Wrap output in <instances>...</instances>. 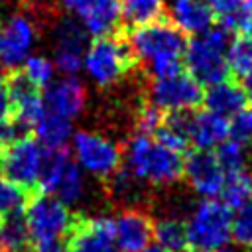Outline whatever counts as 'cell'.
Returning <instances> with one entry per match:
<instances>
[{
    "instance_id": "3957f363",
    "label": "cell",
    "mask_w": 252,
    "mask_h": 252,
    "mask_svg": "<svg viewBox=\"0 0 252 252\" xmlns=\"http://www.w3.org/2000/svg\"><path fill=\"white\" fill-rule=\"evenodd\" d=\"M228 43L230 33L220 26H211L209 30L187 39L183 51V65L201 87H209L224 79H230L226 61Z\"/></svg>"
},
{
    "instance_id": "f546056e",
    "label": "cell",
    "mask_w": 252,
    "mask_h": 252,
    "mask_svg": "<svg viewBox=\"0 0 252 252\" xmlns=\"http://www.w3.org/2000/svg\"><path fill=\"white\" fill-rule=\"evenodd\" d=\"M213 152H215L220 167L224 169V173L242 171L246 165V146H242L240 142H236L232 138H226L224 142H220Z\"/></svg>"
},
{
    "instance_id": "f35d334b",
    "label": "cell",
    "mask_w": 252,
    "mask_h": 252,
    "mask_svg": "<svg viewBox=\"0 0 252 252\" xmlns=\"http://www.w3.org/2000/svg\"><path fill=\"white\" fill-rule=\"evenodd\" d=\"M242 89H244V93H246L248 102L252 104V71H250V73L244 77V87H242Z\"/></svg>"
},
{
    "instance_id": "cb8c5ba5",
    "label": "cell",
    "mask_w": 252,
    "mask_h": 252,
    "mask_svg": "<svg viewBox=\"0 0 252 252\" xmlns=\"http://www.w3.org/2000/svg\"><path fill=\"white\" fill-rule=\"evenodd\" d=\"M154 242L167 252H181L189 246L185 220L177 217H161L154 222Z\"/></svg>"
},
{
    "instance_id": "277c9868",
    "label": "cell",
    "mask_w": 252,
    "mask_h": 252,
    "mask_svg": "<svg viewBox=\"0 0 252 252\" xmlns=\"http://www.w3.org/2000/svg\"><path fill=\"white\" fill-rule=\"evenodd\" d=\"M134 63L136 61L130 53L128 43L110 33L89 41L81 71H85L87 79L93 85L108 89L120 83L126 73L134 67Z\"/></svg>"
},
{
    "instance_id": "836d02e7",
    "label": "cell",
    "mask_w": 252,
    "mask_h": 252,
    "mask_svg": "<svg viewBox=\"0 0 252 252\" xmlns=\"http://www.w3.org/2000/svg\"><path fill=\"white\" fill-rule=\"evenodd\" d=\"M140 181L136 177H132L124 167H120L112 177H110V187L116 199L120 201H132L138 193H140Z\"/></svg>"
},
{
    "instance_id": "5b68a950",
    "label": "cell",
    "mask_w": 252,
    "mask_h": 252,
    "mask_svg": "<svg viewBox=\"0 0 252 252\" xmlns=\"http://www.w3.org/2000/svg\"><path fill=\"white\" fill-rule=\"evenodd\" d=\"M71 158L85 175L110 179L122 167V148L110 136L96 130H75L71 140Z\"/></svg>"
},
{
    "instance_id": "bcb514c9",
    "label": "cell",
    "mask_w": 252,
    "mask_h": 252,
    "mask_svg": "<svg viewBox=\"0 0 252 252\" xmlns=\"http://www.w3.org/2000/svg\"><path fill=\"white\" fill-rule=\"evenodd\" d=\"M0 252H4V250H2V248H0Z\"/></svg>"
},
{
    "instance_id": "60d3db41",
    "label": "cell",
    "mask_w": 252,
    "mask_h": 252,
    "mask_svg": "<svg viewBox=\"0 0 252 252\" xmlns=\"http://www.w3.org/2000/svg\"><path fill=\"white\" fill-rule=\"evenodd\" d=\"M142 252H167V250H163V248H159L158 244H150L146 250H142Z\"/></svg>"
},
{
    "instance_id": "ab89813d",
    "label": "cell",
    "mask_w": 252,
    "mask_h": 252,
    "mask_svg": "<svg viewBox=\"0 0 252 252\" xmlns=\"http://www.w3.org/2000/svg\"><path fill=\"white\" fill-rule=\"evenodd\" d=\"M211 252H240L238 248H232V246H228V244H224V246H220V248H217V250H211Z\"/></svg>"
},
{
    "instance_id": "d6a6232c",
    "label": "cell",
    "mask_w": 252,
    "mask_h": 252,
    "mask_svg": "<svg viewBox=\"0 0 252 252\" xmlns=\"http://www.w3.org/2000/svg\"><path fill=\"white\" fill-rule=\"evenodd\" d=\"M228 138L240 142L246 148H252V108L244 106L228 118Z\"/></svg>"
},
{
    "instance_id": "4dcf8cb0",
    "label": "cell",
    "mask_w": 252,
    "mask_h": 252,
    "mask_svg": "<svg viewBox=\"0 0 252 252\" xmlns=\"http://www.w3.org/2000/svg\"><path fill=\"white\" fill-rule=\"evenodd\" d=\"M230 240H234V244L240 248L252 246V203L250 201L234 209L232 222H230Z\"/></svg>"
},
{
    "instance_id": "52a82bcc",
    "label": "cell",
    "mask_w": 252,
    "mask_h": 252,
    "mask_svg": "<svg viewBox=\"0 0 252 252\" xmlns=\"http://www.w3.org/2000/svg\"><path fill=\"white\" fill-rule=\"evenodd\" d=\"M22 217L28 226L30 240L37 244L61 240L71 232L75 224L71 209L47 193L35 195L30 201H26L22 209Z\"/></svg>"
},
{
    "instance_id": "e0dca14e",
    "label": "cell",
    "mask_w": 252,
    "mask_h": 252,
    "mask_svg": "<svg viewBox=\"0 0 252 252\" xmlns=\"http://www.w3.org/2000/svg\"><path fill=\"white\" fill-rule=\"evenodd\" d=\"M69 236V252H118L112 222L106 217H89L75 220Z\"/></svg>"
},
{
    "instance_id": "603a6c76",
    "label": "cell",
    "mask_w": 252,
    "mask_h": 252,
    "mask_svg": "<svg viewBox=\"0 0 252 252\" xmlns=\"http://www.w3.org/2000/svg\"><path fill=\"white\" fill-rule=\"evenodd\" d=\"M32 130L35 132V140L45 150L55 152V150H63L69 144L73 136V122L45 110V114L32 126Z\"/></svg>"
},
{
    "instance_id": "ffe728a7",
    "label": "cell",
    "mask_w": 252,
    "mask_h": 252,
    "mask_svg": "<svg viewBox=\"0 0 252 252\" xmlns=\"http://www.w3.org/2000/svg\"><path fill=\"white\" fill-rule=\"evenodd\" d=\"M169 22L185 35H197L213 26V14L205 0H169Z\"/></svg>"
},
{
    "instance_id": "30bf717a",
    "label": "cell",
    "mask_w": 252,
    "mask_h": 252,
    "mask_svg": "<svg viewBox=\"0 0 252 252\" xmlns=\"http://www.w3.org/2000/svg\"><path fill=\"white\" fill-rule=\"evenodd\" d=\"M39 185L43 193L53 195L67 207L77 205L85 197V191H87L85 173L79 169L73 158L67 156L63 150L49 152Z\"/></svg>"
},
{
    "instance_id": "f6af8a7d",
    "label": "cell",
    "mask_w": 252,
    "mask_h": 252,
    "mask_svg": "<svg viewBox=\"0 0 252 252\" xmlns=\"http://www.w3.org/2000/svg\"><path fill=\"white\" fill-rule=\"evenodd\" d=\"M248 252H252V246H250V248H248Z\"/></svg>"
},
{
    "instance_id": "4316f807",
    "label": "cell",
    "mask_w": 252,
    "mask_h": 252,
    "mask_svg": "<svg viewBox=\"0 0 252 252\" xmlns=\"http://www.w3.org/2000/svg\"><path fill=\"white\" fill-rule=\"evenodd\" d=\"M122 20L132 26L159 20L165 12V0H120Z\"/></svg>"
},
{
    "instance_id": "4fadbf2b",
    "label": "cell",
    "mask_w": 252,
    "mask_h": 252,
    "mask_svg": "<svg viewBox=\"0 0 252 252\" xmlns=\"http://www.w3.org/2000/svg\"><path fill=\"white\" fill-rule=\"evenodd\" d=\"M183 177L201 199H215L220 195L226 173L220 167L215 152L195 150L183 158Z\"/></svg>"
},
{
    "instance_id": "ba28073f",
    "label": "cell",
    "mask_w": 252,
    "mask_h": 252,
    "mask_svg": "<svg viewBox=\"0 0 252 252\" xmlns=\"http://www.w3.org/2000/svg\"><path fill=\"white\" fill-rule=\"evenodd\" d=\"M49 150H45L35 138L24 136L4 152H0V171L20 189H32L39 185Z\"/></svg>"
},
{
    "instance_id": "5bb4252c",
    "label": "cell",
    "mask_w": 252,
    "mask_h": 252,
    "mask_svg": "<svg viewBox=\"0 0 252 252\" xmlns=\"http://www.w3.org/2000/svg\"><path fill=\"white\" fill-rule=\"evenodd\" d=\"M63 4L93 37L114 33L122 22L120 0H63Z\"/></svg>"
},
{
    "instance_id": "e575fe53",
    "label": "cell",
    "mask_w": 252,
    "mask_h": 252,
    "mask_svg": "<svg viewBox=\"0 0 252 252\" xmlns=\"http://www.w3.org/2000/svg\"><path fill=\"white\" fill-rule=\"evenodd\" d=\"M28 126L24 122H20L14 114L0 118V152H4L6 148H10L12 144H16L18 140H22L24 136H28Z\"/></svg>"
},
{
    "instance_id": "8992f818",
    "label": "cell",
    "mask_w": 252,
    "mask_h": 252,
    "mask_svg": "<svg viewBox=\"0 0 252 252\" xmlns=\"http://www.w3.org/2000/svg\"><path fill=\"white\" fill-rule=\"evenodd\" d=\"M232 211L220 199H201L185 220L189 246L211 252L230 240Z\"/></svg>"
},
{
    "instance_id": "6da1fadb",
    "label": "cell",
    "mask_w": 252,
    "mask_h": 252,
    "mask_svg": "<svg viewBox=\"0 0 252 252\" xmlns=\"http://www.w3.org/2000/svg\"><path fill=\"white\" fill-rule=\"evenodd\" d=\"M134 61H140L152 79L169 77L183 67L185 33H181L171 22L154 20L148 24L132 26L126 39Z\"/></svg>"
},
{
    "instance_id": "8d00e7d4",
    "label": "cell",
    "mask_w": 252,
    "mask_h": 252,
    "mask_svg": "<svg viewBox=\"0 0 252 252\" xmlns=\"http://www.w3.org/2000/svg\"><path fill=\"white\" fill-rule=\"evenodd\" d=\"M12 112V104H10V91H8V83L0 77V118L8 116Z\"/></svg>"
},
{
    "instance_id": "d6986e66",
    "label": "cell",
    "mask_w": 252,
    "mask_h": 252,
    "mask_svg": "<svg viewBox=\"0 0 252 252\" xmlns=\"http://www.w3.org/2000/svg\"><path fill=\"white\" fill-rule=\"evenodd\" d=\"M8 91H10L12 114L32 130V126L45 114L41 91L30 85L20 73L8 81Z\"/></svg>"
},
{
    "instance_id": "d4e9b609",
    "label": "cell",
    "mask_w": 252,
    "mask_h": 252,
    "mask_svg": "<svg viewBox=\"0 0 252 252\" xmlns=\"http://www.w3.org/2000/svg\"><path fill=\"white\" fill-rule=\"evenodd\" d=\"M55 63L49 55H43V53H32L22 65H20V75L30 83L33 85L35 89L43 91L53 79H55Z\"/></svg>"
},
{
    "instance_id": "9a60e30c",
    "label": "cell",
    "mask_w": 252,
    "mask_h": 252,
    "mask_svg": "<svg viewBox=\"0 0 252 252\" xmlns=\"http://www.w3.org/2000/svg\"><path fill=\"white\" fill-rule=\"evenodd\" d=\"M110 222L118 252H142L154 240V220L138 207H124Z\"/></svg>"
},
{
    "instance_id": "484cf974",
    "label": "cell",
    "mask_w": 252,
    "mask_h": 252,
    "mask_svg": "<svg viewBox=\"0 0 252 252\" xmlns=\"http://www.w3.org/2000/svg\"><path fill=\"white\" fill-rule=\"evenodd\" d=\"M30 234L24 222L22 211L0 217V248L10 252H20L28 246Z\"/></svg>"
},
{
    "instance_id": "7dc6e473",
    "label": "cell",
    "mask_w": 252,
    "mask_h": 252,
    "mask_svg": "<svg viewBox=\"0 0 252 252\" xmlns=\"http://www.w3.org/2000/svg\"><path fill=\"white\" fill-rule=\"evenodd\" d=\"M20 252H26V250H20Z\"/></svg>"
},
{
    "instance_id": "74e56055",
    "label": "cell",
    "mask_w": 252,
    "mask_h": 252,
    "mask_svg": "<svg viewBox=\"0 0 252 252\" xmlns=\"http://www.w3.org/2000/svg\"><path fill=\"white\" fill-rule=\"evenodd\" d=\"M37 252H69V248L61 240H53V242L37 244Z\"/></svg>"
},
{
    "instance_id": "ee69618b",
    "label": "cell",
    "mask_w": 252,
    "mask_h": 252,
    "mask_svg": "<svg viewBox=\"0 0 252 252\" xmlns=\"http://www.w3.org/2000/svg\"><path fill=\"white\" fill-rule=\"evenodd\" d=\"M250 203H252V181H250Z\"/></svg>"
},
{
    "instance_id": "b9f144b4",
    "label": "cell",
    "mask_w": 252,
    "mask_h": 252,
    "mask_svg": "<svg viewBox=\"0 0 252 252\" xmlns=\"http://www.w3.org/2000/svg\"><path fill=\"white\" fill-rule=\"evenodd\" d=\"M181 252H203V250H197V248H193V246H187V248H183Z\"/></svg>"
},
{
    "instance_id": "7a4b0ae2",
    "label": "cell",
    "mask_w": 252,
    "mask_h": 252,
    "mask_svg": "<svg viewBox=\"0 0 252 252\" xmlns=\"http://www.w3.org/2000/svg\"><path fill=\"white\" fill-rule=\"evenodd\" d=\"M122 167L142 185H171L183 175V154L169 150L152 134L136 132L122 148Z\"/></svg>"
},
{
    "instance_id": "f1b7e54d",
    "label": "cell",
    "mask_w": 252,
    "mask_h": 252,
    "mask_svg": "<svg viewBox=\"0 0 252 252\" xmlns=\"http://www.w3.org/2000/svg\"><path fill=\"white\" fill-rule=\"evenodd\" d=\"M226 61L230 75L244 79L252 71V33H242L230 39Z\"/></svg>"
},
{
    "instance_id": "9c48e42d",
    "label": "cell",
    "mask_w": 252,
    "mask_h": 252,
    "mask_svg": "<svg viewBox=\"0 0 252 252\" xmlns=\"http://www.w3.org/2000/svg\"><path fill=\"white\" fill-rule=\"evenodd\" d=\"M148 102L161 112H193L203 104V87L187 73L179 71L169 77L152 79Z\"/></svg>"
},
{
    "instance_id": "1f68e13d",
    "label": "cell",
    "mask_w": 252,
    "mask_h": 252,
    "mask_svg": "<svg viewBox=\"0 0 252 252\" xmlns=\"http://www.w3.org/2000/svg\"><path fill=\"white\" fill-rule=\"evenodd\" d=\"M24 205H26L24 189H20L10 179L0 175V217L20 213L24 209Z\"/></svg>"
},
{
    "instance_id": "2e32d148",
    "label": "cell",
    "mask_w": 252,
    "mask_h": 252,
    "mask_svg": "<svg viewBox=\"0 0 252 252\" xmlns=\"http://www.w3.org/2000/svg\"><path fill=\"white\" fill-rule=\"evenodd\" d=\"M41 94L47 112L67 118L71 122L81 116L87 104V91L77 75H63L59 79L55 77Z\"/></svg>"
},
{
    "instance_id": "7bdbcfd3",
    "label": "cell",
    "mask_w": 252,
    "mask_h": 252,
    "mask_svg": "<svg viewBox=\"0 0 252 252\" xmlns=\"http://www.w3.org/2000/svg\"><path fill=\"white\" fill-rule=\"evenodd\" d=\"M244 4H246V8L252 12V0H244Z\"/></svg>"
},
{
    "instance_id": "83f0119b",
    "label": "cell",
    "mask_w": 252,
    "mask_h": 252,
    "mask_svg": "<svg viewBox=\"0 0 252 252\" xmlns=\"http://www.w3.org/2000/svg\"><path fill=\"white\" fill-rule=\"evenodd\" d=\"M250 181L252 177L242 169V171H232V173H226L224 177V183H222V189H220V201L230 209H238L242 207L244 203L250 201Z\"/></svg>"
},
{
    "instance_id": "7c38bea8",
    "label": "cell",
    "mask_w": 252,
    "mask_h": 252,
    "mask_svg": "<svg viewBox=\"0 0 252 252\" xmlns=\"http://www.w3.org/2000/svg\"><path fill=\"white\" fill-rule=\"evenodd\" d=\"M87 30L71 14L59 18L51 28V59L63 75H77L83 67V57L89 45Z\"/></svg>"
},
{
    "instance_id": "7402d4cb",
    "label": "cell",
    "mask_w": 252,
    "mask_h": 252,
    "mask_svg": "<svg viewBox=\"0 0 252 252\" xmlns=\"http://www.w3.org/2000/svg\"><path fill=\"white\" fill-rule=\"evenodd\" d=\"M213 18L230 35L252 33V12L246 8L244 0H205Z\"/></svg>"
},
{
    "instance_id": "d590c367",
    "label": "cell",
    "mask_w": 252,
    "mask_h": 252,
    "mask_svg": "<svg viewBox=\"0 0 252 252\" xmlns=\"http://www.w3.org/2000/svg\"><path fill=\"white\" fill-rule=\"evenodd\" d=\"M163 122V112L150 102H144L136 112V128L142 134H154Z\"/></svg>"
},
{
    "instance_id": "8fae6325",
    "label": "cell",
    "mask_w": 252,
    "mask_h": 252,
    "mask_svg": "<svg viewBox=\"0 0 252 252\" xmlns=\"http://www.w3.org/2000/svg\"><path fill=\"white\" fill-rule=\"evenodd\" d=\"M39 39L37 24L32 14L14 12L0 22V67L20 69V65L35 51Z\"/></svg>"
},
{
    "instance_id": "ac0fdd59",
    "label": "cell",
    "mask_w": 252,
    "mask_h": 252,
    "mask_svg": "<svg viewBox=\"0 0 252 252\" xmlns=\"http://www.w3.org/2000/svg\"><path fill=\"white\" fill-rule=\"evenodd\" d=\"M228 118L220 116L209 108L193 110L189 114V144L195 150H209L213 152L220 142L228 138Z\"/></svg>"
},
{
    "instance_id": "44dd1931",
    "label": "cell",
    "mask_w": 252,
    "mask_h": 252,
    "mask_svg": "<svg viewBox=\"0 0 252 252\" xmlns=\"http://www.w3.org/2000/svg\"><path fill=\"white\" fill-rule=\"evenodd\" d=\"M203 104H205V108L230 118L232 114H236L238 110H242L248 104V98H246V93L240 83H236L232 79H224L220 83L209 85L203 91Z\"/></svg>"
}]
</instances>
